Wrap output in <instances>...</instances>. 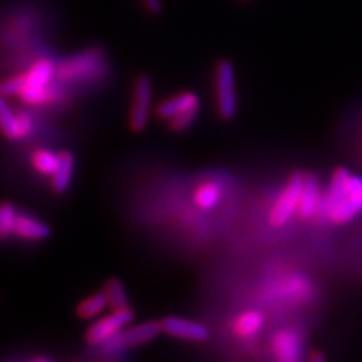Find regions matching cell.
I'll use <instances>...</instances> for the list:
<instances>
[{
	"label": "cell",
	"instance_id": "cell-1",
	"mask_svg": "<svg viewBox=\"0 0 362 362\" xmlns=\"http://www.w3.org/2000/svg\"><path fill=\"white\" fill-rule=\"evenodd\" d=\"M56 78V64L50 58H38L25 73L0 82V93L18 97L29 106H44L62 98V88Z\"/></svg>",
	"mask_w": 362,
	"mask_h": 362
},
{
	"label": "cell",
	"instance_id": "cell-2",
	"mask_svg": "<svg viewBox=\"0 0 362 362\" xmlns=\"http://www.w3.org/2000/svg\"><path fill=\"white\" fill-rule=\"evenodd\" d=\"M107 71L105 52L98 47L85 49L56 64V78L59 83L94 82Z\"/></svg>",
	"mask_w": 362,
	"mask_h": 362
},
{
	"label": "cell",
	"instance_id": "cell-3",
	"mask_svg": "<svg viewBox=\"0 0 362 362\" xmlns=\"http://www.w3.org/2000/svg\"><path fill=\"white\" fill-rule=\"evenodd\" d=\"M162 332L160 322L150 320L132 327H124L115 337H112L105 344L98 346L100 352L107 358H119L129 349L142 346L153 341Z\"/></svg>",
	"mask_w": 362,
	"mask_h": 362
},
{
	"label": "cell",
	"instance_id": "cell-4",
	"mask_svg": "<svg viewBox=\"0 0 362 362\" xmlns=\"http://www.w3.org/2000/svg\"><path fill=\"white\" fill-rule=\"evenodd\" d=\"M305 174L302 171H294L290 177L284 189L281 190V195L276 199L275 206L272 207L269 214V222L272 226H284L294 213L299 209L300 194L303 187Z\"/></svg>",
	"mask_w": 362,
	"mask_h": 362
},
{
	"label": "cell",
	"instance_id": "cell-5",
	"mask_svg": "<svg viewBox=\"0 0 362 362\" xmlns=\"http://www.w3.org/2000/svg\"><path fill=\"white\" fill-rule=\"evenodd\" d=\"M216 103L223 119H233L237 113L235 74L230 61L222 59L216 66Z\"/></svg>",
	"mask_w": 362,
	"mask_h": 362
},
{
	"label": "cell",
	"instance_id": "cell-6",
	"mask_svg": "<svg viewBox=\"0 0 362 362\" xmlns=\"http://www.w3.org/2000/svg\"><path fill=\"white\" fill-rule=\"evenodd\" d=\"M134 319V313L132 308L112 311L110 314L101 317L100 320L90 325L85 334V341L89 346L98 347L105 344L107 339L115 337L124 327L129 326Z\"/></svg>",
	"mask_w": 362,
	"mask_h": 362
},
{
	"label": "cell",
	"instance_id": "cell-7",
	"mask_svg": "<svg viewBox=\"0 0 362 362\" xmlns=\"http://www.w3.org/2000/svg\"><path fill=\"white\" fill-rule=\"evenodd\" d=\"M153 98V83L150 77L139 76L133 85V100L129 117V126L134 133H141L148 126Z\"/></svg>",
	"mask_w": 362,
	"mask_h": 362
},
{
	"label": "cell",
	"instance_id": "cell-8",
	"mask_svg": "<svg viewBox=\"0 0 362 362\" xmlns=\"http://www.w3.org/2000/svg\"><path fill=\"white\" fill-rule=\"evenodd\" d=\"M38 11L20 8L18 11H14V14H11L5 20V29L4 35L5 41L8 44L18 45L23 41L30 40L32 32L38 28Z\"/></svg>",
	"mask_w": 362,
	"mask_h": 362
},
{
	"label": "cell",
	"instance_id": "cell-9",
	"mask_svg": "<svg viewBox=\"0 0 362 362\" xmlns=\"http://www.w3.org/2000/svg\"><path fill=\"white\" fill-rule=\"evenodd\" d=\"M160 327H162V332L180 339H186V341L202 343V341H207L210 337L209 327L206 325L201 322L183 319V317H175V315L165 317V319L160 322Z\"/></svg>",
	"mask_w": 362,
	"mask_h": 362
},
{
	"label": "cell",
	"instance_id": "cell-10",
	"mask_svg": "<svg viewBox=\"0 0 362 362\" xmlns=\"http://www.w3.org/2000/svg\"><path fill=\"white\" fill-rule=\"evenodd\" d=\"M270 350L274 358L281 362H296L302 354L300 335L293 329H281L272 337Z\"/></svg>",
	"mask_w": 362,
	"mask_h": 362
},
{
	"label": "cell",
	"instance_id": "cell-11",
	"mask_svg": "<svg viewBox=\"0 0 362 362\" xmlns=\"http://www.w3.org/2000/svg\"><path fill=\"white\" fill-rule=\"evenodd\" d=\"M322 195L323 194L320 190L319 178H317V175L313 173L305 174L303 187H302L300 201H299V209H298V213L300 214V218H303V219L314 218L317 207H319V202L322 199Z\"/></svg>",
	"mask_w": 362,
	"mask_h": 362
},
{
	"label": "cell",
	"instance_id": "cell-12",
	"mask_svg": "<svg viewBox=\"0 0 362 362\" xmlns=\"http://www.w3.org/2000/svg\"><path fill=\"white\" fill-rule=\"evenodd\" d=\"M199 107V98L195 93H190V90H186V93L177 94L174 97H169L163 100L160 105L157 106L156 113L158 118L162 119H171L173 117L178 115V113Z\"/></svg>",
	"mask_w": 362,
	"mask_h": 362
},
{
	"label": "cell",
	"instance_id": "cell-13",
	"mask_svg": "<svg viewBox=\"0 0 362 362\" xmlns=\"http://www.w3.org/2000/svg\"><path fill=\"white\" fill-rule=\"evenodd\" d=\"M14 234L18 239L29 242H40L50 235V226L40 219L29 216V214L18 213L16 221Z\"/></svg>",
	"mask_w": 362,
	"mask_h": 362
},
{
	"label": "cell",
	"instance_id": "cell-14",
	"mask_svg": "<svg viewBox=\"0 0 362 362\" xmlns=\"http://www.w3.org/2000/svg\"><path fill=\"white\" fill-rule=\"evenodd\" d=\"M74 166L76 160L74 156L70 151H61L59 153V163L56 171L52 175V189L56 194H64L71 186L73 175H74Z\"/></svg>",
	"mask_w": 362,
	"mask_h": 362
},
{
	"label": "cell",
	"instance_id": "cell-15",
	"mask_svg": "<svg viewBox=\"0 0 362 362\" xmlns=\"http://www.w3.org/2000/svg\"><path fill=\"white\" fill-rule=\"evenodd\" d=\"M0 133L9 141L23 139L18 112H14L6 101V95L0 93Z\"/></svg>",
	"mask_w": 362,
	"mask_h": 362
},
{
	"label": "cell",
	"instance_id": "cell-16",
	"mask_svg": "<svg viewBox=\"0 0 362 362\" xmlns=\"http://www.w3.org/2000/svg\"><path fill=\"white\" fill-rule=\"evenodd\" d=\"M263 325L264 315L259 311L249 310L242 313L240 315H237V319L234 320L233 325V331L240 338H251L263 329Z\"/></svg>",
	"mask_w": 362,
	"mask_h": 362
},
{
	"label": "cell",
	"instance_id": "cell-17",
	"mask_svg": "<svg viewBox=\"0 0 362 362\" xmlns=\"http://www.w3.org/2000/svg\"><path fill=\"white\" fill-rule=\"evenodd\" d=\"M107 307H109V302L105 291H98V293L90 294V296L85 298L81 303H78L76 308V314L78 319L82 320L97 319L101 313L106 311Z\"/></svg>",
	"mask_w": 362,
	"mask_h": 362
},
{
	"label": "cell",
	"instance_id": "cell-18",
	"mask_svg": "<svg viewBox=\"0 0 362 362\" xmlns=\"http://www.w3.org/2000/svg\"><path fill=\"white\" fill-rule=\"evenodd\" d=\"M103 291L106 294L107 302H109V307H110L112 311L130 308L129 294L126 291V287H124V284L118 278H109L106 281Z\"/></svg>",
	"mask_w": 362,
	"mask_h": 362
},
{
	"label": "cell",
	"instance_id": "cell-19",
	"mask_svg": "<svg viewBox=\"0 0 362 362\" xmlns=\"http://www.w3.org/2000/svg\"><path fill=\"white\" fill-rule=\"evenodd\" d=\"M221 198L222 189L219 185L213 183V181H207V183L199 185L194 194L195 204L202 210H211L213 207H216Z\"/></svg>",
	"mask_w": 362,
	"mask_h": 362
},
{
	"label": "cell",
	"instance_id": "cell-20",
	"mask_svg": "<svg viewBox=\"0 0 362 362\" xmlns=\"http://www.w3.org/2000/svg\"><path fill=\"white\" fill-rule=\"evenodd\" d=\"M30 162L33 169H35L37 173L42 174V175H53V173L56 171V168H58L59 163V153L56 154L50 150H37L32 153L30 157Z\"/></svg>",
	"mask_w": 362,
	"mask_h": 362
},
{
	"label": "cell",
	"instance_id": "cell-21",
	"mask_svg": "<svg viewBox=\"0 0 362 362\" xmlns=\"http://www.w3.org/2000/svg\"><path fill=\"white\" fill-rule=\"evenodd\" d=\"M17 216L18 211L13 202L0 204V240H6L14 234Z\"/></svg>",
	"mask_w": 362,
	"mask_h": 362
},
{
	"label": "cell",
	"instance_id": "cell-22",
	"mask_svg": "<svg viewBox=\"0 0 362 362\" xmlns=\"http://www.w3.org/2000/svg\"><path fill=\"white\" fill-rule=\"evenodd\" d=\"M198 109L199 107H194L178 113V115L173 117L169 121V129H171L174 133H183L186 132L192 124H194L197 115H198Z\"/></svg>",
	"mask_w": 362,
	"mask_h": 362
},
{
	"label": "cell",
	"instance_id": "cell-23",
	"mask_svg": "<svg viewBox=\"0 0 362 362\" xmlns=\"http://www.w3.org/2000/svg\"><path fill=\"white\" fill-rule=\"evenodd\" d=\"M18 121L23 138H26V136H29L33 130V121L28 112H18Z\"/></svg>",
	"mask_w": 362,
	"mask_h": 362
},
{
	"label": "cell",
	"instance_id": "cell-24",
	"mask_svg": "<svg viewBox=\"0 0 362 362\" xmlns=\"http://www.w3.org/2000/svg\"><path fill=\"white\" fill-rule=\"evenodd\" d=\"M142 2L151 14H158L162 11V0H142Z\"/></svg>",
	"mask_w": 362,
	"mask_h": 362
},
{
	"label": "cell",
	"instance_id": "cell-25",
	"mask_svg": "<svg viewBox=\"0 0 362 362\" xmlns=\"http://www.w3.org/2000/svg\"><path fill=\"white\" fill-rule=\"evenodd\" d=\"M308 359H310L311 362H322V361L326 359V356H325L323 354H320V352H313V354L308 356Z\"/></svg>",
	"mask_w": 362,
	"mask_h": 362
}]
</instances>
